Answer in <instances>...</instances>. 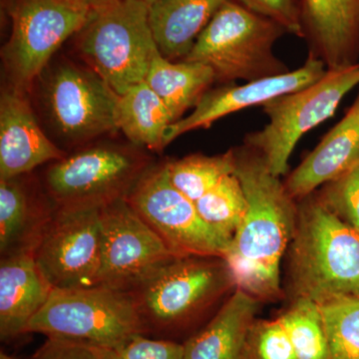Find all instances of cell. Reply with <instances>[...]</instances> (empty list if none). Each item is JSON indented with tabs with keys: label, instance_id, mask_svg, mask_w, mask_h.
Here are the masks:
<instances>
[{
	"label": "cell",
	"instance_id": "1",
	"mask_svg": "<svg viewBox=\"0 0 359 359\" xmlns=\"http://www.w3.org/2000/svg\"><path fill=\"white\" fill-rule=\"evenodd\" d=\"M233 152L248 208L224 259L236 287L259 301L275 299L282 290L280 266L294 237L299 202L256 151L243 145Z\"/></svg>",
	"mask_w": 359,
	"mask_h": 359
},
{
	"label": "cell",
	"instance_id": "2",
	"mask_svg": "<svg viewBox=\"0 0 359 359\" xmlns=\"http://www.w3.org/2000/svg\"><path fill=\"white\" fill-rule=\"evenodd\" d=\"M290 299L325 304L359 297V231L328 210L316 193L299 201L289 249Z\"/></svg>",
	"mask_w": 359,
	"mask_h": 359
},
{
	"label": "cell",
	"instance_id": "3",
	"mask_svg": "<svg viewBox=\"0 0 359 359\" xmlns=\"http://www.w3.org/2000/svg\"><path fill=\"white\" fill-rule=\"evenodd\" d=\"M287 30L254 13L237 0H229L201 33L185 61L211 68L224 85L238 80L256 81L290 71L273 52Z\"/></svg>",
	"mask_w": 359,
	"mask_h": 359
},
{
	"label": "cell",
	"instance_id": "4",
	"mask_svg": "<svg viewBox=\"0 0 359 359\" xmlns=\"http://www.w3.org/2000/svg\"><path fill=\"white\" fill-rule=\"evenodd\" d=\"M143 0H107L93 9L77 33V49L87 66L118 95L145 81L159 51Z\"/></svg>",
	"mask_w": 359,
	"mask_h": 359
},
{
	"label": "cell",
	"instance_id": "5",
	"mask_svg": "<svg viewBox=\"0 0 359 359\" xmlns=\"http://www.w3.org/2000/svg\"><path fill=\"white\" fill-rule=\"evenodd\" d=\"M359 86V62L327 69L318 81L263 106L269 122L245 135L244 145L256 151L276 177L287 173L289 161L299 140L327 121L347 94Z\"/></svg>",
	"mask_w": 359,
	"mask_h": 359
},
{
	"label": "cell",
	"instance_id": "6",
	"mask_svg": "<svg viewBox=\"0 0 359 359\" xmlns=\"http://www.w3.org/2000/svg\"><path fill=\"white\" fill-rule=\"evenodd\" d=\"M145 330L128 292L97 285L52 290L43 308L28 323L26 334L114 349Z\"/></svg>",
	"mask_w": 359,
	"mask_h": 359
},
{
	"label": "cell",
	"instance_id": "7",
	"mask_svg": "<svg viewBox=\"0 0 359 359\" xmlns=\"http://www.w3.org/2000/svg\"><path fill=\"white\" fill-rule=\"evenodd\" d=\"M11 33L1 48L6 85L29 92L66 40L86 25L93 8L71 0H4Z\"/></svg>",
	"mask_w": 359,
	"mask_h": 359
},
{
	"label": "cell",
	"instance_id": "8",
	"mask_svg": "<svg viewBox=\"0 0 359 359\" xmlns=\"http://www.w3.org/2000/svg\"><path fill=\"white\" fill-rule=\"evenodd\" d=\"M231 287L235 280L222 257H175L127 292L145 328H166L191 320Z\"/></svg>",
	"mask_w": 359,
	"mask_h": 359
},
{
	"label": "cell",
	"instance_id": "9",
	"mask_svg": "<svg viewBox=\"0 0 359 359\" xmlns=\"http://www.w3.org/2000/svg\"><path fill=\"white\" fill-rule=\"evenodd\" d=\"M42 101L49 122L62 140L82 144L119 131V97L88 67L61 61L42 74Z\"/></svg>",
	"mask_w": 359,
	"mask_h": 359
},
{
	"label": "cell",
	"instance_id": "10",
	"mask_svg": "<svg viewBox=\"0 0 359 359\" xmlns=\"http://www.w3.org/2000/svg\"><path fill=\"white\" fill-rule=\"evenodd\" d=\"M126 200L177 257L224 259L228 255L231 238L205 223L196 203L172 184L168 161L151 164Z\"/></svg>",
	"mask_w": 359,
	"mask_h": 359
},
{
	"label": "cell",
	"instance_id": "11",
	"mask_svg": "<svg viewBox=\"0 0 359 359\" xmlns=\"http://www.w3.org/2000/svg\"><path fill=\"white\" fill-rule=\"evenodd\" d=\"M150 161L136 148L100 144L52 163L45 189L58 207H102L126 198Z\"/></svg>",
	"mask_w": 359,
	"mask_h": 359
},
{
	"label": "cell",
	"instance_id": "12",
	"mask_svg": "<svg viewBox=\"0 0 359 359\" xmlns=\"http://www.w3.org/2000/svg\"><path fill=\"white\" fill-rule=\"evenodd\" d=\"M100 208L56 205L32 252L52 289L97 285L102 259Z\"/></svg>",
	"mask_w": 359,
	"mask_h": 359
},
{
	"label": "cell",
	"instance_id": "13",
	"mask_svg": "<svg viewBox=\"0 0 359 359\" xmlns=\"http://www.w3.org/2000/svg\"><path fill=\"white\" fill-rule=\"evenodd\" d=\"M102 259L97 285L129 292L177 257L126 198L100 208Z\"/></svg>",
	"mask_w": 359,
	"mask_h": 359
},
{
	"label": "cell",
	"instance_id": "14",
	"mask_svg": "<svg viewBox=\"0 0 359 359\" xmlns=\"http://www.w3.org/2000/svg\"><path fill=\"white\" fill-rule=\"evenodd\" d=\"M325 71L320 60L308 56L304 65L285 74L208 90L190 114L170 125L166 146L189 132L210 128L226 116L256 106L263 107L273 99L304 88L318 81Z\"/></svg>",
	"mask_w": 359,
	"mask_h": 359
},
{
	"label": "cell",
	"instance_id": "15",
	"mask_svg": "<svg viewBox=\"0 0 359 359\" xmlns=\"http://www.w3.org/2000/svg\"><path fill=\"white\" fill-rule=\"evenodd\" d=\"M27 92L4 84L0 96V180L25 176L66 157L44 133Z\"/></svg>",
	"mask_w": 359,
	"mask_h": 359
},
{
	"label": "cell",
	"instance_id": "16",
	"mask_svg": "<svg viewBox=\"0 0 359 359\" xmlns=\"http://www.w3.org/2000/svg\"><path fill=\"white\" fill-rule=\"evenodd\" d=\"M309 56L327 69L359 62V0H299Z\"/></svg>",
	"mask_w": 359,
	"mask_h": 359
},
{
	"label": "cell",
	"instance_id": "17",
	"mask_svg": "<svg viewBox=\"0 0 359 359\" xmlns=\"http://www.w3.org/2000/svg\"><path fill=\"white\" fill-rule=\"evenodd\" d=\"M359 161V91L346 114L283 183L295 201L316 193Z\"/></svg>",
	"mask_w": 359,
	"mask_h": 359
},
{
	"label": "cell",
	"instance_id": "18",
	"mask_svg": "<svg viewBox=\"0 0 359 359\" xmlns=\"http://www.w3.org/2000/svg\"><path fill=\"white\" fill-rule=\"evenodd\" d=\"M52 287L42 275L32 252L1 257L0 263V337L26 334L30 320L43 308Z\"/></svg>",
	"mask_w": 359,
	"mask_h": 359
},
{
	"label": "cell",
	"instance_id": "19",
	"mask_svg": "<svg viewBox=\"0 0 359 359\" xmlns=\"http://www.w3.org/2000/svg\"><path fill=\"white\" fill-rule=\"evenodd\" d=\"M259 299L236 287L216 316L184 344V359H242Z\"/></svg>",
	"mask_w": 359,
	"mask_h": 359
},
{
	"label": "cell",
	"instance_id": "20",
	"mask_svg": "<svg viewBox=\"0 0 359 359\" xmlns=\"http://www.w3.org/2000/svg\"><path fill=\"white\" fill-rule=\"evenodd\" d=\"M229 0H157L149 9V22L160 53L182 61L201 33Z\"/></svg>",
	"mask_w": 359,
	"mask_h": 359
},
{
	"label": "cell",
	"instance_id": "21",
	"mask_svg": "<svg viewBox=\"0 0 359 359\" xmlns=\"http://www.w3.org/2000/svg\"><path fill=\"white\" fill-rule=\"evenodd\" d=\"M55 209L34 199L23 176L0 180V254L32 252Z\"/></svg>",
	"mask_w": 359,
	"mask_h": 359
},
{
	"label": "cell",
	"instance_id": "22",
	"mask_svg": "<svg viewBox=\"0 0 359 359\" xmlns=\"http://www.w3.org/2000/svg\"><path fill=\"white\" fill-rule=\"evenodd\" d=\"M146 82L165 103L174 122L194 109L216 82L211 68L192 61H171L160 51L155 54Z\"/></svg>",
	"mask_w": 359,
	"mask_h": 359
},
{
	"label": "cell",
	"instance_id": "23",
	"mask_svg": "<svg viewBox=\"0 0 359 359\" xmlns=\"http://www.w3.org/2000/svg\"><path fill=\"white\" fill-rule=\"evenodd\" d=\"M117 123L135 147L161 152L166 147V133L174 119L160 97L143 81L120 95Z\"/></svg>",
	"mask_w": 359,
	"mask_h": 359
},
{
	"label": "cell",
	"instance_id": "24",
	"mask_svg": "<svg viewBox=\"0 0 359 359\" xmlns=\"http://www.w3.org/2000/svg\"><path fill=\"white\" fill-rule=\"evenodd\" d=\"M235 169L233 149L223 154H192L182 159L168 161L172 184L194 202L209 192L224 177L235 174Z\"/></svg>",
	"mask_w": 359,
	"mask_h": 359
},
{
	"label": "cell",
	"instance_id": "25",
	"mask_svg": "<svg viewBox=\"0 0 359 359\" xmlns=\"http://www.w3.org/2000/svg\"><path fill=\"white\" fill-rule=\"evenodd\" d=\"M278 320L289 335L297 359H328L320 304L308 299H292Z\"/></svg>",
	"mask_w": 359,
	"mask_h": 359
},
{
	"label": "cell",
	"instance_id": "26",
	"mask_svg": "<svg viewBox=\"0 0 359 359\" xmlns=\"http://www.w3.org/2000/svg\"><path fill=\"white\" fill-rule=\"evenodd\" d=\"M195 203L205 223L233 241L248 208L244 189L238 177L235 174L224 177Z\"/></svg>",
	"mask_w": 359,
	"mask_h": 359
},
{
	"label": "cell",
	"instance_id": "27",
	"mask_svg": "<svg viewBox=\"0 0 359 359\" xmlns=\"http://www.w3.org/2000/svg\"><path fill=\"white\" fill-rule=\"evenodd\" d=\"M328 359H359V297H341L320 304Z\"/></svg>",
	"mask_w": 359,
	"mask_h": 359
},
{
	"label": "cell",
	"instance_id": "28",
	"mask_svg": "<svg viewBox=\"0 0 359 359\" xmlns=\"http://www.w3.org/2000/svg\"><path fill=\"white\" fill-rule=\"evenodd\" d=\"M242 359H297L285 327L278 318L256 320L245 339Z\"/></svg>",
	"mask_w": 359,
	"mask_h": 359
},
{
	"label": "cell",
	"instance_id": "29",
	"mask_svg": "<svg viewBox=\"0 0 359 359\" xmlns=\"http://www.w3.org/2000/svg\"><path fill=\"white\" fill-rule=\"evenodd\" d=\"M316 194L328 210L359 231V161L339 178L325 184Z\"/></svg>",
	"mask_w": 359,
	"mask_h": 359
},
{
	"label": "cell",
	"instance_id": "30",
	"mask_svg": "<svg viewBox=\"0 0 359 359\" xmlns=\"http://www.w3.org/2000/svg\"><path fill=\"white\" fill-rule=\"evenodd\" d=\"M112 359H184V344L135 334L114 349Z\"/></svg>",
	"mask_w": 359,
	"mask_h": 359
},
{
	"label": "cell",
	"instance_id": "31",
	"mask_svg": "<svg viewBox=\"0 0 359 359\" xmlns=\"http://www.w3.org/2000/svg\"><path fill=\"white\" fill-rule=\"evenodd\" d=\"M257 14L276 21L289 34L302 39L299 0H237Z\"/></svg>",
	"mask_w": 359,
	"mask_h": 359
},
{
	"label": "cell",
	"instance_id": "32",
	"mask_svg": "<svg viewBox=\"0 0 359 359\" xmlns=\"http://www.w3.org/2000/svg\"><path fill=\"white\" fill-rule=\"evenodd\" d=\"M32 359H112L111 349L75 341L47 337Z\"/></svg>",
	"mask_w": 359,
	"mask_h": 359
},
{
	"label": "cell",
	"instance_id": "33",
	"mask_svg": "<svg viewBox=\"0 0 359 359\" xmlns=\"http://www.w3.org/2000/svg\"><path fill=\"white\" fill-rule=\"evenodd\" d=\"M71 1L77 2V4H83V6L91 7V8H96L100 6L104 2L107 0H71Z\"/></svg>",
	"mask_w": 359,
	"mask_h": 359
},
{
	"label": "cell",
	"instance_id": "34",
	"mask_svg": "<svg viewBox=\"0 0 359 359\" xmlns=\"http://www.w3.org/2000/svg\"><path fill=\"white\" fill-rule=\"evenodd\" d=\"M0 359H13L11 356H9L8 354L1 353H0Z\"/></svg>",
	"mask_w": 359,
	"mask_h": 359
},
{
	"label": "cell",
	"instance_id": "35",
	"mask_svg": "<svg viewBox=\"0 0 359 359\" xmlns=\"http://www.w3.org/2000/svg\"><path fill=\"white\" fill-rule=\"evenodd\" d=\"M143 1H145L146 4H148L149 6H151V4H154V2L157 1V0H143Z\"/></svg>",
	"mask_w": 359,
	"mask_h": 359
}]
</instances>
